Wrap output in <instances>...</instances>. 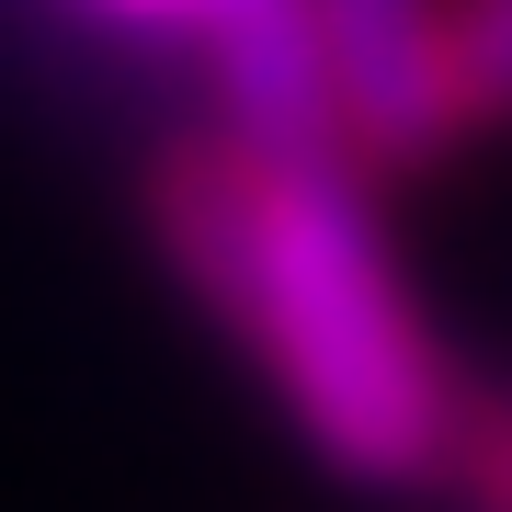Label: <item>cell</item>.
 Here are the masks:
<instances>
[{"label": "cell", "mask_w": 512, "mask_h": 512, "mask_svg": "<svg viewBox=\"0 0 512 512\" xmlns=\"http://www.w3.org/2000/svg\"><path fill=\"white\" fill-rule=\"evenodd\" d=\"M319 35H330V92H342L353 160L410 171L467 137V92H456L433 0H319Z\"/></svg>", "instance_id": "7a4b0ae2"}, {"label": "cell", "mask_w": 512, "mask_h": 512, "mask_svg": "<svg viewBox=\"0 0 512 512\" xmlns=\"http://www.w3.org/2000/svg\"><path fill=\"white\" fill-rule=\"evenodd\" d=\"M444 57H456L467 126L512 114V0H456V12H444Z\"/></svg>", "instance_id": "3957f363"}, {"label": "cell", "mask_w": 512, "mask_h": 512, "mask_svg": "<svg viewBox=\"0 0 512 512\" xmlns=\"http://www.w3.org/2000/svg\"><path fill=\"white\" fill-rule=\"evenodd\" d=\"M456 478L478 490V512H512V399L467 421V456H456Z\"/></svg>", "instance_id": "5b68a950"}, {"label": "cell", "mask_w": 512, "mask_h": 512, "mask_svg": "<svg viewBox=\"0 0 512 512\" xmlns=\"http://www.w3.org/2000/svg\"><path fill=\"white\" fill-rule=\"evenodd\" d=\"M148 228L194 285V308L274 376L285 421L342 478H376V490L456 478L478 399L433 342L421 296L399 285L342 148L285 160L228 126L171 137L148 160Z\"/></svg>", "instance_id": "6da1fadb"}, {"label": "cell", "mask_w": 512, "mask_h": 512, "mask_svg": "<svg viewBox=\"0 0 512 512\" xmlns=\"http://www.w3.org/2000/svg\"><path fill=\"white\" fill-rule=\"evenodd\" d=\"M217 12L228 0H57V23H80L103 46H160V57H194Z\"/></svg>", "instance_id": "277c9868"}]
</instances>
